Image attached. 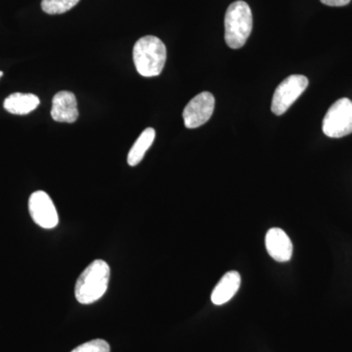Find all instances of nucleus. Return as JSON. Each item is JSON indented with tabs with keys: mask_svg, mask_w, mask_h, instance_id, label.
<instances>
[{
	"mask_svg": "<svg viewBox=\"0 0 352 352\" xmlns=\"http://www.w3.org/2000/svg\"><path fill=\"white\" fill-rule=\"evenodd\" d=\"M110 273V266L101 259L90 263L76 280V300L82 305H90L100 300L107 291Z\"/></svg>",
	"mask_w": 352,
	"mask_h": 352,
	"instance_id": "1",
	"label": "nucleus"
},
{
	"mask_svg": "<svg viewBox=\"0 0 352 352\" xmlns=\"http://www.w3.org/2000/svg\"><path fill=\"white\" fill-rule=\"evenodd\" d=\"M133 61L139 75L145 78L160 76L166 65V45L157 36H143L134 44Z\"/></svg>",
	"mask_w": 352,
	"mask_h": 352,
	"instance_id": "2",
	"label": "nucleus"
},
{
	"mask_svg": "<svg viewBox=\"0 0 352 352\" xmlns=\"http://www.w3.org/2000/svg\"><path fill=\"white\" fill-rule=\"evenodd\" d=\"M226 41L232 50H239L247 43L252 30L251 7L243 0L233 2L227 8L226 19Z\"/></svg>",
	"mask_w": 352,
	"mask_h": 352,
	"instance_id": "3",
	"label": "nucleus"
},
{
	"mask_svg": "<svg viewBox=\"0 0 352 352\" xmlns=\"http://www.w3.org/2000/svg\"><path fill=\"white\" fill-rule=\"evenodd\" d=\"M322 129L331 138H342L352 133V101L339 99L329 108Z\"/></svg>",
	"mask_w": 352,
	"mask_h": 352,
	"instance_id": "4",
	"label": "nucleus"
},
{
	"mask_svg": "<svg viewBox=\"0 0 352 352\" xmlns=\"http://www.w3.org/2000/svg\"><path fill=\"white\" fill-rule=\"evenodd\" d=\"M308 78L302 75H292L280 83L273 95L271 111L274 115L281 116L289 110L296 99L308 87Z\"/></svg>",
	"mask_w": 352,
	"mask_h": 352,
	"instance_id": "5",
	"label": "nucleus"
},
{
	"mask_svg": "<svg viewBox=\"0 0 352 352\" xmlns=\"http://www.w3.org/2000/svg\"><path fill=\"white\" fill-rule=\"evenodd\" d=\"M215 100L210 92H201L187 104L183 111V120L187 129L203 126L214 113Z\"/></svg>",
	"mask_w": 352,
	"mask_h": 352,
	"instance_id": "6",
	"label": "nucleus"
},
{
	"mask_svg": "<svg viewBox=\"0 0 352 352\" xmlns=\"http://www.w3.org/2000/svg\"><path fill=\"white\" fill-rule=\"evenodd\" d=\"M29 210L32 220L38 226L52 229L58 226L59 217L56 208L45 192L36 191L32 194L29 200Z\"/></svg>",
	"mask_w": 352,
	"mask_h": 352,
	"instance_id": "7",
	"label": "nucleus"
},
{
	"mask_svg": "<svg viewBox=\"0 0 352 352\" xmlns=\"http://www.w3.org/2000/svg\"><path fill=\"white\" fill-rule=\"evenodd\" d=\"M265 247L271 258L278 263H287L293 254L291 239L281 228H271L266 233Z\"/></svg>",
	"mask_w": 352,
	"mask_h": 352,
	"instance_id": "8",
	"label": "nucleus"
},
{
	"mask_svg": "<svg viewBox=\"0 0 352 352\" xmlns=\"http://www.w3.org/2000/svg\"><path fill=\"white\" fill-rule=\"evenodd\" d=\"M51 117L58 122L73 124L78 118V101L73 92H58L52 100Z\"/></svg>",
	"mask_w": 352,
	"mask_h": 352,
	"instance_id": "9",
	"label": "nucleus"
},
{
	"mask_svg": "<svg viewBox=\"0 0 352 352\" xmlns=\"http://www.w3.org/2000/svg\"><path fill=\"white\" fill-rule=\"evenodd\" d=\"M241 286V276L237 271H229L219 280L212 291V302L215 305L228 302L237 294Z\"/></svg>",
	"mask_w": 352,
	"mask_h": 352,
	"instance_id": "10",
	"label": "nucleus"
},
{
	"mask_svg": "<svg viewBox=\"0 0 352 352\" xmlns=\"http://www.w3.org/2000/svg\"><path fill=\"white\" fill-rule=\"evenodd\" d=\"M41 100L36 95L16 92L7 97L3 107L7 112L13 115L25 116L36 110Z\"/></svg>",
	"mask_w": 352,
	"mask_h": 352,
	"instance_id": "11",
	"label": "nucleus"
},
{
	"mask_svg": "<svg viewBox=\"0 0 352 352\" xmlns=\"http://www.w3.org/2000/svg\"><path fill=\"white\" fill-rule=\"evenodd\" d=\"M156 138V131L152 127H148L139 136L136 142L132 146L131 151L127 156V164L131 166H138L143 157H144L146 152L151 147Z\"/></svg>",
	"mask_w": 352,
	"mask_h": 352,
	"instance_id": "12",
	"label": "nucleus"
},
{
	"mask_svg": "<svg viewBox=\"0 0 352 352\" xmlns=\"http://www.w3.org/2000/svg\"><path fill=\"white\" fill-rule=\"evenodd\" d=\"M80 0H43L41 9L50 15L64 14L73 9Z\"/></svg>",
	"mask_w": 352,
	"mask_h": 352,
	"instance_id": "13",
	"label": "nucleus"
},
{
	"mask_svg": "<svg viewBox=\"0 0 352 352\" xmlns=\"http://www.w3.org/2000/svg\"><path fill=\"white\" fill-rule=\"evenodd\" d=\"M110 344L106 340L97 339L90 340L76 347L71 352H110Z\"/></svg>",
	"mask_w": 352,
	"mask_h": 352,
	"instance_id": "14",
	"label": "nucleus"
},
{
	"mask_svg": "<svg viewBox=\"0 0 352 352\" xmlns=\"http://www.w3.org/2000/svg\"><path fill=\"white\" fill-rule=\"evenodd\" d=\"M320 1L325 6L340 7L347 6L351 0H320Z\"/></svg>",
	"mask_w": 352,
	"mask_h": 352,
	"instance_id": "15",
	"label": "nucleus"
},
{
	"mask_svg": "<svg viewBox=\"0 0 352 352\" xmlns=\"http://www.w3.org/2000/svg\"><path fill=\"white\" fill-rule=\"evenodd\" d=\"M2 76H3V72L0 71V78H1Z\"/></svg>",
	"mask_w": 352,
	"mask_h": 352,
	"instance_id": "16",
	"label": "nucleus"
}]
</instances>
